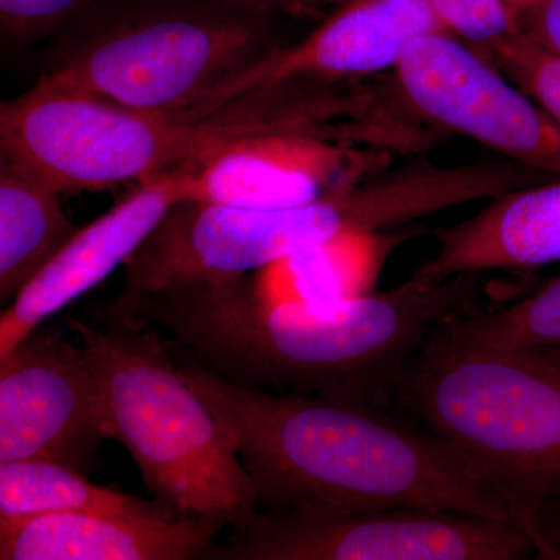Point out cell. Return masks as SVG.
<instances>
[{
	"label": "cell",
	"mask_w": 560,
	"mask_h": 560,
	"mask_svg": "<svg viewBox=\"0 0 560 560\" xmlns=\"http://www.w3.org/2000/svg\"><path fill=\"white\" fill-rule=\"evenodd\" d=\"M436 254L412 270L430 279L525 270L560 261V178L508 191L480 212L434 232Z\"/></svg>",
	"instance_id": "15"
},
{
	"label": "cell",
	"mask_w": 560,
	"mask_h": 560,
	"mask_svg": "<svg viewBox=\"0 0 560 560\" xmlns=\"http://www.w3.org/2000/svg\"><path fill=\"white\" fill-rule=\"evenodd\" d=\"M242 5L265 11L268 14H287L304 20H324L331 10L348 0H234Z\"/></svg>",
	"instance_id": "24"
},
{
	"label": "cell",
	"mask_w": 560,
	"mask_h": 560,
	"mask_svg": "<svg viewBox=\"0 0 560 560\" xmlns=\"http://www.w3.org/2000/svg\"><path fill=\"white\" fill-rule=\"evenodd\" d=\"M221 529L220 523L173 512H57L0 522V559H205Z\"/></svg>",
	"instance_id": "14"
},
{
	"label": "cell",
	"mask_w": 560,
	"mask_h": 560,
	"mask_svg": "<svg viewBox=\"0 0 560 560\" xmlns=\"http://www.w3.org/2000/svg\"><path fill=\"white\" fill-rule=\"evenodd\" d=\"M101 0H0V31L14 44L54 36Z\"/></svg>",
	"instance_id": "22"
},
{
	"label": "cell",
	"mask_w": 560,
	"mask_h": 560,
	"mask_svg": "<svg viewBox=\"0 0 560 560\" xmlns=\"http://www.w3.org/2000/svg\"><path fill=\"white\" fill-rule=\"evenodd\" d=\"M176 361L241 456L260 512L431 508L517 522L444 442L393 408L246 388Z\"/></svg>",
	"instance_id": "2"
},
{
	"label": "cell",
	"mask_w": 560,
	"mask_h": 560,
	"mask_svg": "<svg viewBox=\"0 0 560 560\" xmlns=\"http://www.w3.org/2000/svg\"><path fill=\"white\" fill-rule=\"evenodd\" d=\"M442 28L431 0H348L293 44H280L187 114L289 81H352L393 73L416 39Z\"/></svg>",
	"instance_id": "11"
},
{
	"label": "cell",
	"mask_w": 560,
	"mask_h": 560,
	"mask_svg": "<svg viewBox=\"0 0 560 560\" xmlns=\"http://www.w3.org/2000/svg\"><path fill=\"white\" fill-rule=\"evenodd\" d=\"M485 294L482 272H411L352 300L268 302L248 275L110 300L92 319L156 331L176 359L235 385L390 410L411 357L445 324L485 312Z\"/></svg>",
	"instance_id": "1"
},
{
	"label": "cell",
	"mask_w": 560,
	"mask_h": 560,
	"mask_svg": "<svg viewBox=\"0 0 560 560\" xmlns=\"http://www.w3.org/2000/svg\"><path fill=\"white\" fill-rule=\"evenodd\" d=\"M394 80L422 119L497 156L560 178V127L485 55L448 33L408 47Z\"/></svg>",
	"instance_id": "9"
},
{
	"label": "cell",
	"mask_w": 560,
	"mask_h": 560,
	"mask_svg": "<svg viewBox=\"0 0 560 560\" xmlns=\"http://www.w3.org/2000/svg\"><path fill=\"white\" fill-rule=\"evenodd\" d=\"M460 340L490 348L560 346V275L506 307L453 320Z\"/></svg>",
	"instance_id": "19"
},
{
	"label": "cell",
	"mask_w": 560,
	"mask_h": 560,
	"mask_svg": "<svg viewBox=\"0 0 560 560\" xmlns=\"http://www.w3.org/2000/svg\"><path fill=\"white\" fill-rule=\"evenodd\" d=\"M234 0H101L55 33L39 80L149 113H187L280 46Z\"/></svg>",
	"instance_id": "5"
},
{
	"label": "cell",
	"mask_w": 560,
	"mask_h": 560,
	"mask_svg": "<svg viewBox=\"0 0 560 560\" xmlns=\"http://www.w3.org/2000/svg\"><path fill=\"white\" fill-rule=\"evenodd\" d=\"M478 51L539 103L560 127V57L558 55L544 49L521 31Z\"/></svg>",
	"instance_id": "20"
},
{
	"label": "cell",
	"mask_w": 560,
	"mask_h": 560,
	"mask_svg": "<svg viewBox=\"0 0 560 560\" xmlns=\"http://www.w3.org/2000/svg\"><path fill=\"white\" fill-rule=\"evenodd\" d=\"M57 512L160 514L173 511L158 500L102 488L90 481L88 475L55 460L32 458L0 463V522Z\"/></svg>",
	"instance_id": "18"
},
{
	"label": "cell",
	"mask_w": 560,
	"mask_h": 560,
	"mask_svg": "<svg viewBox=\"0 0 560 560\" xmlns=\"http://www.w3.org/2000/svg\"><path fill=\"white\" fill-rule=\"evenodd\" d=\"M536 547L521 523L431 508L305 514L257 512L206 560H522Z\"/></svg>",
	"instance_id": "8"
},
{
	"label": "cell",
	"mask_w": 560,
	"mask_h": 560,
	"mask_svg": "<svg viewBox=\"0 0 560 560\" xmlns=\"http://www.w3.org/2000/svg\"><path fill=\"white\" fill-rule=\"evenodd\" d=\"M420 230L352 231L253 272L268 302H329L374 293L389 257Z\"/></svg>",
	"instance_id": "16"
},
{
	"label": "cell",
	"mask_w": 560,
	"mask_h": 560,
	"mask_svg": "<svg viewBox=\"0 0 560 560\" xmlns=\"http://www.w3.org/2000/svg\"><path fill=\"white\" fill-rule=\"evenodd\" d=\"M113 420L158 501L224 528L249 525L256 490L220 420L160 334L127 323L70 320Z\"/></svg>",
	"instance_id": "6"
},
{
	"label": "cell",
	"mask_w": 560,
	"mask_h": 560,
	"mask_svg": "<svg viewBox=\"0 0 560 560\" xmlns=\"http://www.w3.org/2000/svg\"><path fill=\"white\" fill-rule=\"evenodd\" d=\"M61 194L9 158L0 156V301L7 304L79 232Z\"/></svg>",
	"instance_id": "17"
},
{
	"label": "cell",
	"mask_w": 560,
	"mask_h": 560,
	"mask_svg": "<svg viewBox=\"0 0 560 560\" xmlns=\"http://www.w3.org/2000/svg\"><path fill=\"white\" fill-rule=\"evenodd\" d=\"M191 173V167L175 168L140 180L113 209L80 228L2 312L0 359L127 264L173 206L190 201Z\"/></svg>",
	"instance_id": "12"
},
{
	"label": "cell",
	"mask_w": 560,
	"mask_h": 560,
	"mask_svg": "<svg viewBox=\"0 0 560 560\" xmlns=\"http://www.w3.org/2000/svg\"><path fill=\"white\" fill-rule=\"evenodd\" d=\"M393 410L444 442L522 526L560 504V346L471 345L445 324L401 371Z\"/></svg>",
	"instance_id": "4"
},
{
	"label": "cell",
	"mask_w": 560,
	"mask_h": 560,
	"mask_svg": "<svg viewBox=\"0 0 560 560\" xmlns=\"http://www.w3.org/2000/svg\"><path fill=\"white\" fill-rule=\"evenodd\" d=\"M510 3L511 9L514 10L515 16H517L518 11L526 9L530 3L536 2V0H506Z\"/></svg>",
	"instance_id": "25"
},
{
	"label": "cell",
	"mask_w": 560,
	"mask_h": 560,
	"mask_svg": "<svg viewBox=\"0 0 560 560\" xmlns=\"http://www.w3.org/2000/svg\"><path fill=\"white\" fill-rule=\"evenodd\" d=\"M518 31L560 57V0H536L517 13Z\"/></svg>",
	"instance_id": "23"
},
{
	"label": "cell",
	"mask_w": 560,
	"mask_h": 560,
	"mask_svg": "<svg viewBox=\"0 0 560 560\" xmlns=\"http://www.w3.org/2000/svg\"><path fill=\"white\" fill-rule=\"evenodd\" d=\"M388 219L385 191L370 179L291 208L179 202L125 264L124 285L113 300L253 275L345 232L381 231Z\"/></svg>",
	"instance_id": "7"
},
{
	"label": "cell",
	"mask_w": 560,
	"mask_h": 560,
	"mask_svg": "<svg viewBox=\"0 0 560 560\" xmlns=\"http://www.w3.org/2000/svg\"><path fill=\"white\" fill-rule=\"evenodd\" d=\"M357 81H289L248 92L209 113H149L36 81L0 105V156L58 194L101 191L197 167L256 136L342 142L372 113Z\"/></svg>",
	"instance_id": "3"
},
{
	"label": "cell",
	"mask_w": 560,
	"mask_h": 560,
	"mask_svg": "<svg viewBox=\"0 0 560 560\" xmlns=\"http://www.w3.org/2000/svg\"><path fill=\"white\" fill-rule=\"evenodd\" d=\"M106 441L116 431L83 346L36 329L0 359V463L55 460L90 477Z\"/></svg>",
	"instance_id": "10"
},
{
	"label": "cell",
	"mask_w": 560,
	"mask_h": 560,
	"mask_svg": "<svg viewBox=\"0 0 560 560\" xmlns=\"http://www.w3.org/2000/svg\"><path fill=\"white\" fill-rule=\"evenodd\" d=\"M386 151L301 135L256 136L234 143L191 173L190 201L280 209L319 200L385 171Z\"/></svg>",
	"instance_id": "13"
},
{
	"label": "cell",
	"mask_w": 560,
	"mask_h": 560,
	"mask_svg": "<svg viewBox=\"0 0 560 560\" xmlns=\"http://www.w3.org/2000/svg\"><path fill=\"white\" fill-rule=\"evenodd\" d=\"M442 28L474 49L482 50L518 31L506 0H431Z\"/></svg>",
	"instance_id": "21"
}]
</instances>
